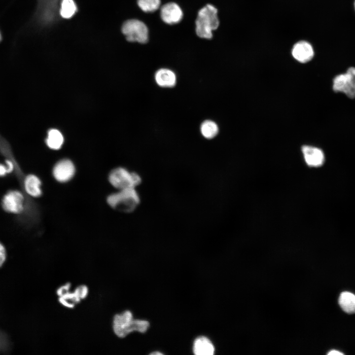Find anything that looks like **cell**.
<instances>
[{
    "mask_svg": "<svg viewBox=\"0 0 355 355\" xmlns=\"http://www.w3.org/2000/svg\"><path fill=\"white\" fill-rule=\"evenodd\" d=\"M149 326L145 320L134 319L132 313L124 311L115 315L112 320V329L118 337L123 338L134 331L144 333Z\"/></svg>",
    "mask_w": 355,
    "mask_h": 355,
    "instance_id": "cell-1",
    "label": "cell"
},
{
    "mask_svg": "<svg viewBox=\"0 0 355 355\" xmlns=\"http://www.w3.org/2000/svg\"><path fill=\"white\" fill-rule=\"evenodd\" d=\"M196 33L201 38L210 39L213 36L212 32L219 26L217 10L213 5L207 4L201 8L198 13L195 22Z\"/></svg>",
    "mask_w": 355,
    "mask_h": 355,
    "instance_id": "cell-2",
    "label": "cell"
},
{
    "mask_svg": "<svg viewBox=\"0 0 355 355\" xmlns=\"http://www.w3.org/2000/svg\"><path fill=\"white\" fill-rule=\"evenodd\" d=\"M106 201L109 206L114 209L125 212L134 211L139 205L141 198L136 188H126L108 195Z\"/></svg>",
    "mask_w": 355,
    "mask_h": 355,
    "instance_id": "cell-3",
    "label": "cell"
},
{
    "mask_svg": "<svg viewBox=\"0 0 355 355\" xmlns=\"http://www.w3.org/2000/svg\"><path fill=\"white\" fill-rule=\"evenodd\" d=\"M108 178L110 184L118 190L137 188L142 182L139 174L121 167L111 170Z\"/></svg>",
    "mask_w": 355,
    "mask_h": 355,
    "instance_id": "cell-4",
    "label": "cell"
},
{
    "mask_svg": "<svg viewBox=\"0 0 355 355\" xmlns=\"http://www.w3.org/2000/svg\"><path fill=\"white\" fill-rule=\"evenodd\" d=\"M335 92L343 93L351 99L355 98V68H349L346 72L336 75L333 80Z\"/></svg>",
    "mask_w": 355,
    "mask_h": 355,
    "instance_id": "cell-5",
    "label": "cell"
},
{
    "mask_svg": "<svg viewBox=\"0 0 355 355\" xmlns=\"http://www.w3.org/2000/svg\"><path fill=\"white\" fill-rule=\"evenodd\" d=\"M122 31L129 41L144 43L148 40V29L140 20L131 19L126 21L122 26Z\"/></svg>",
    "mask_w": 355,
    "mask_h": 355,
    "instance_id": "cell-6",
    "label": "cell"
},
{
    "mask_svg": "<svg viewBox=\"0 0 355 355\" xmlns=\"http://www.w3.org/2000/svg\"><path fill=\"white\" fill-rule=\"evenodd\" d=\"M24 197L17 190H10L3 196L1 205L4 211L12 213H21L24 210Z\"/></svg>",
    "mask_w": 355,
    "mask_h": 355,
    "instance_id": "cell-7",
    "label": "cell"
},
{
    "mask_svg": "<svg viewBox=\"0 0 355 355\" xmlns=\"http://www.w3.org/2000/svg\"><path fill=\"white\" fill-rule=\"evenodd\" d=\"M75 167L73 162L68 159H62L57 162L52 170V175L55 179L61 183L70 181L74 176Z\"/></svg>",
    "mask_w": 355,
    "mask_h": 355,
    "instance_id": "cell-8",
    "label": "cell"
},
{
    "mask_svg": "<svg viewBox=\"0 0 355 355\" xmlns=\"http://www.w3.org/2000/svg\"><path fill=\"white\" fill-rule=\"evenodd\" d=\"M160 16L162 20L168 24L179 23L183 16L180 7L176 3L169 2L161 8Z\"/></svg>",
    "mask_w": 355,
    "mask_h": 355,
    "instance_id": "cell-9",
    "label": "cell"
},
{
    "mask_svg": "<svg viewBox=\"0 0 355 355\" xmlns=\"http://www.w3.org/2000/svg\"><path fill=\"white\" fill-rule=\"evenodd\" d=\"M302 152L305 162L310 167H319L323 164L324 154L320 148L310 145L302 147Z\"/></svg>",
    "mask_w": 355,
    "mask_h": 355,
    "instance_id": "cell-10",
    "label": "cell"
},
{
    "mask_svg": "<svg viewBox=\"0 0 355 355\" xmlns=\"http://www.w3.org/2000/svg\"><path fill=\"white\" fill-rule=\"evenodd\" d=\"M291 53L296 60L302 63H305L312 59L314 55V51L313 46L309 42L301 40L293 45Z\"/></svg>",
    "mask_w": 355,
    "mask_h": 355,
    "instance_id": "cell-11",
    "label": "cell"
},
{
    "mask_svg": "<svg viewBox=\"0 0 355 355\" xmlns=\"http://www.w3.org/2000/svg\"><path fill=\"white\" fill-rule=\"evenodd\" d=\"M41 181L34 174L27 175L24 181V187L26 192L32 197H38L42 194Z\"/></svg>",
    "mask_w": 355,
    "mask_h": 355,
    "instance_id": "cell-12",
    "label": "cell"
},
{
    "mask_svg": "<svg viewBox=\"0 0 355 355\" xmlns=\"http://www.w3.org/2000/svg\"><path fill=\"white\" fill-rule=\"evenodd\" d=\"M157 84L163 87H172L176 83V76L171 70L162 68L158 70L155 74Z\"/></svg>",
    "mask_w": 355,
    "mask_h": 355,
    "instance_id": "cell-13",
    "label": "cell"
},
{
    "mask_svg": "<svg viewBox=\"0 0 355 355\" xmlns=\"http://www.w3.org/2000/svg\"><path fill=\"white\" fill-rule=\"evenodd\" d=\"M193 351L196 355H213L214 353V347L209 339L200 336L195 340Z\"/></svg>",
    "mask_w": 355,
    "mask_h": 355,
    "instance_id": "cell-14",
    "label": "cell"
},
{
    "mask_svg": "<svg viewBox=\"0 0 355 355\" xmlns=\"http://www.w3.org/2000/svg\"><path fill=\"white\" fill-rule=\"evenodd\" d=\"M339 304L342 309L348 314L355 313V295L344 291L342 292L339 298Z\"/></svg>",
    "mask_w": 355,
    "mask_h": 355,
    "instance_id": "cell-15",
    "label": "cell"
},
{
    "mask_svg": "<svg viewBox=\"0 0 355 355\" xmlns=\"http://www.w3.org/2000/svg\"><path fill=\"white\" fill-rule=\"evenodd\" d=\"M63 142V136L59 131L52 129L48 131L46 143L50 148L54 150L59 149L62 147Z\"/></svg>",
    "mask_w": 355,
    "mask_h": 355,
    "instance_id": "cell-16",
    "label": "cell"
},
{
    "mask_svg": "<svg viewBox=\"0 0 355 355\" xmlns=\"http://www.w3.org/2000/svg\"><path fill=\"white\" fill-rule=\"evenodd\" d=\"M59 303L64 307L69 309L74 308L81 300L78 297L73 290L58 297Z\"/></svg>",
    "mask_w": 355,
    "mask_h": 355,
    "instance_id": "cell-17",
    "label": "cell"
},
{
    "mask_svg": "<svg viewBox=\"0 0 355 355\" xmlns=\"http://www.w3.org/2000/svg\"><path fill=\"white\" fill-rule=\"evenodd\" d=\"M202 135L206 139H211L216 136L218 132L217 124L212 120H206L201 125Z\"/></svg>",
    "mask_w": 355,
    "mask_h": 355,
    "instance_id": "cell-18",
    "label": "cell"
},
{
    "mask_svg": "<svg viewBox=\"0 0 355 355\" xmlns=\"http://www.w3.org/2000/svg\"><path fill=\"white\" fill-rule=\"evenodd\" d=\"M76 10V6L73 0H63L60 13L63 18H71L74 15Z\"/></svg>",
    "mask_w": 355,
    "mask_h": 355,
    "instance_id": "cell-19",
    "label": "cell"
},
{
    "mask_svg": "<svg viewBox=\"0 0 355 355\" xmlns=\"http://www.w3.org/2000/svg\"><path fill=\"white\" fill-rule=\"evenodd\" d=\"M160 3V0H138L139 6L145 12L156 11L159 8Z\"/></svg>",
    "mask_w": 355,
    "mask_h": 355,
    "instance_id": "cell-20",
    "label": "cell"
},
{
    "mask_svg": "<svg viewBox=\"0 0 355 355\" xmlns=\"http://www.w3.org/2000/svg\"><path fill=\"white\" fill-rule=\"evenodd\" d=\"M73 291L81 300L85 299L89 294V289L84 284L78 285Z\"/></svg>",
    "mask_w": 355,
    "mask_h": 355,
    "instance_id": "cell-21",
    "label": "cell"
},
{
    "mask_svg": "<svg viewBox=\"0 0 355 355\" xmlns=\"http://www.w3.org/2000/svg\"><path fill=\"white\" fill-rule=\"evenodd\" d=\"M71 284L67 283L61 285L56 290V294L58 297L61 296L71 290Z\"/></svg>",
    "mask_w": 355,
    "mask_h": 355,
    "instance_id": "cell-22",
    "label": "cell"
},
{
    "mask_svg": "<svg viewBox=\"0 0 355 355\" xmlns=\"http://www.w3.org/2000/svg\"><path fill=\"white\" fill-rule=\"evenodd\" d=\"M6 258V251L4 246L0 242V268L3 265Z\"/></svg>",
    "mask_w": 355,
    "mask_h": 355,
    "instance_id": "cell-23",
    "label": "cell"
},
{
    "mask_svg": "<svg viewBox=\"0 0 355 355\" xmlns=\"http://www.w3.org/2000/svg\"><path fill=\"white\" fill-rule=\"evenodd\" d=\"M7 341L5 336L0 331V350L3 349L6 346Z\"/></svg>",
    "mask_w": 355,
    "mask_h": 355,
    "instance_id": "cell-24",
    "label": "cell"
},
{
    "mask_svg": "<svg viewBox=\"0 0 355 355\" xmlns=\"http://www.w3.org/2000/svg\"><path fill=\"white\" fill-rule=\"evenodd\" d=\"M7 174H8V171L6 165L0 164V177H4Z\"/></svg>",
    "mask_w": 355,
    "mask_h": 355,
    "instance_id": "cell-25",
    "label": "cell"
},
{
    "mask_svg": "<svg viewBox=\"0 0 355 355\" xmlns=\"http://www.w3.org/2000/svg\"><path fill=\"white\" fill-rule=\"evenodd\" d=\"M6 164L8 169V174L11 173L14 169V165L12 162L9 160H6Z\"/></svg>",
    "mask_w": 355,
    "mask_h": 355,
    "instance_id": "cell-26",
    "label": "cell"
},
{
    "mask_svg": "<svg viewBox=\"0 0 355 355\" xmlns=\"http://www.w3.org/2000/svg\"><path fill=\"white\" fill-rule=\"evenodd\" d=\"M329 355H343V354L341 352H340L336 350H332L330 351L328 354Z\"/></svg>",
    "mask_w": 355,
    "mask_h": 355,
    "instance_id": "cell-27",
    "label": "cell"
},
{
    "mask_svg": "<svg viewBox=\"0 0 355 355\" xmlns=\"http://www.w3.org/2000/svg\"><path fill=\"white\" fill-rule=\"evenodd\" d=\"M150 355H163V354H162V353L159 352H153V353H151Z\"/></svg>",
    "mask_w": 355,
    "mask_h": 355,
    "instance_id": "cell-28",
    "label": "cell"
},
{
    "mask_svg": "<svg viewBox=\"0 0 355 355\" xmlns=\"http://www.w3.org/2000/svg\"><path fill=\"white\" fill-rule=\"evenodd\" d=\"M1 35L0 31V41H1Z\"/></svg>",
    "mask_w": 355,
    "mask_h": 355,
    "instance_id": "cell-29",
    "label": "cell"
},
{
    "mask_svg": "<svg viewBox=\"0 0 355 355\" xmlns=\"http://www.w3.org/2000/svg\"></svg>",
    "mask_w": 355,
    "mask_h": 355,
    "instance_id": "cell-30",
    "label": "cell"
}]
</instances>
